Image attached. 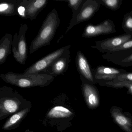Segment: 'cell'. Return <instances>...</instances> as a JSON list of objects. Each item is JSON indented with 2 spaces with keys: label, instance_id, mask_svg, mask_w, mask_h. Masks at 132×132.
Returning a JSON list of instances; mask_svg holds the SVG:
<instances>
[{
  "label": "cell",
  "instance_id": "cell-7",
  "mask_svg": "<svg viewBox=\"0 0 132 132\" xmlns=\"http://www.w3.org/2000/svg\"><path fill=\"white\" fill-rule=\"evenodd\" d=\"M116 31V26L113 21L108 19L96 25L88 24L85 28L82 36L83 38H90L101 35L110 34Z\"/></svg>",
  "mask_w": 132,
  "mask_h": 132
},
{
  "label": "cell",
  "instance_id": "cell-2",
  "mask_svg": "<svg viewBox=\"0 0 132 132\" xmlns=\"http://www.w3.org/2000/svg\"><path fill=\"white\" fill-rule=\"evenodd\" d=\"M1 78L8 84L20 88L45 87L52 82L55 77L44 74H17L10 71L0 75Z\"/></svg>",
  "mask_w": 132,
  "mask_h": 132
},
{
  "label": "cell",
  "instance_id": "cell-18",
  "mask_svg": "<svg viewBox=\"0 0 132 132\" xmlns=\"http://www.w3.org/2000/svg\"><path fill=\"white\" fill-rule=\"evenodd\" d=\"M75 114L71 110L62 106L59 105L54 106L49 111L47 115V117L49 119H62L71 118L74 116Z\"/></svg>",
  "mask_w": 132,
  "mask_h": 132
},
{
  "label": "cell",
  "instance_id": "cell-13",
  "mask_svg": "<svg viewBox=\"0 0 132 132\" xmlns=\"http://www.w3.org/2000/svg\"><path fill=\"white\" fill-rule=\"evenodd\" d=\"M70 62L71 55L70 51L68 50L41 74H46L55 77L63 75L68 70Z\"/></svg>",
  "mask_w": 132,
  "mask_h": 132
},
{
  "label": "cell",
  "instance_id": "cell-17",
  "mask_svg": "<svg viewBox=\"0 0 132 132\" xmlns=\"http://www.w3.org/2000/svg\"><path fill=\"white\" fill-rule=\"evenodd\" d=\"M23 0L3 1L0 3V14L4 16L18 15V10Z\"/></svg>",
  "mask_w": 132,
  "mask_h": 132
},
{
  "label": "cell",
  "instance_id": "cell-20",
  "mask_svg": "<svg viewBox=\"0 0 132 132\" xmlns=\"http://www.w3.org/2000/svg\"><path fill=\"white\" fill-rule=\"evenodd\" d=\"M102 86L112 87L115 88H127V93L132 95V82L129 81H106L98 82Z\"/></svg>",
  "mask_w": 132,
  "mask_h": 132
},
{
  "label": "cell",
  "instance_id": "cell-22",
  "mask_svg": "<svg viewBox=\"0 0 132 132\" xmlns=\"http://www.w3.org/2000/svg\"><path fill=\"white\" fill-rule=\"evenodd\" d=\"M122 28L126 34L132 35V15L129 12L124 15Z\"/></svg>",
  "mask_w": 132,
  "mask_h": 132
},
{
  "label": "cell",
  "instance_id": "cell-11",
  "mask_svg": "<svg viewBox=\"0 0 132 132\" xmlns=\"http://www.w3.org/2000/svg\"><path fill=\"white\" fill-rule=\"evenodd\" d=\"M110 116L115 123L126 132H132V115L123 112L122 108L113 106L110 110Z\"/></svg>",
  "mask_w": 132,
  "mask_h": 132
},
{
  "label": "cell",
  "instance_id": "cell-6",
  "mask_svg": "<svg viewBox=\"0 0 132 132\" xmlns=\"http://www.w3.org/2000/svg\"><path fill=\"white\" fill-rule=\"evenodd\" d=\"M71 47L70 45H66L47 55L28 67L23 74H41L66 51L69 50Z\"/></svg>",
  "mask_w": 132,
  "mask_h": 132
},
{
  "label": "cell",
  "instance_id": "cell-19",
  "mask_svg": "<svg viewBox=\"0 0 132 132\" xmlns=\"http://www.w3.org/2000/svg\"><path fill=\"white\" fill-rule=\"evenodd\" d=\"M30 111V108H27L14 114L4 124L3 129L10 130L16 128Z\"/></svg>",
  "mask_w": 132,
  "mask_h": 132
},
{
  "label": "cell",
  "instance_id": "cell-27",
  "mask_svg": "<svg viewBox=\"0 0 132 132\" xmlns=\"http://www.w3.org/2000/svg\"><path fill=\"white\" fill-rule=\"evenodd\" d=\"M130 14H131L132 15V10L131 11H130Z\"/></svg>",
  "mask_w": 132,
  "mask_h": 132
},
{
  "label": "cell",
  "instance_id": "cell-12",
  "mask_svg": "<svg viewBox=\"0 0 132 132\" xmlns=\"http://www.w3.org/2000/svg\"><path fill=\"white\" fill-rule=\"evenodd\" d=\"M102 57L117 65L123 67L132 66V48L105 54Z\"/></svg>",
  "mask_w": 132,
  "mask_h": 132
},
{
  "label": "cell",
  "instance_id": "cell-14",
  "mask_svg": "<svg viewBox=\"0 0 132 132\" xmlns=\"http://www.w3.org/2000/svg\"><path fill=\"white\" fill-rule=\"evenodd\" d=\"M75 63L77 71L80 76L91 83L94 85L96 84L93 76L92 68L90 67L86 57L81 51L77 52Z\"/></svg>",
  "mask_w": 132,
  "mask_h": 132
},
{
  "label": "cell",
  "instance_id": "cell-5",
  "mask_svg": "<svg viewBox=\"0 0 132 132\" xmlns=\"http://www.w3.org/2000/svg\"><path fill=\"white\" fill-rule=\"evenodd\" d=\"M101 5L99 0H84L76 15L72 17L65 34H66L74 26L92 19L99 10Z\"/></svg>",
  "mask_w": 132,
  "mask_h": 132
},
{
  "label": "cell",
  "instance_id": "cell-1",
  "mask_svg": "<svg viewBox=\"0 0 132 132\" xmlns=\"http://www.w3.org/2000/svg\"><path fill=\"white\" fill-rule=\"evenodd\" d=\"M60 23V20L56 10L48 13L30 47V54H33L43 47L49 45L54 38Z\"/></svg>",
  "mask_w": 132,
  "mask_h": 132
},
{
  "label": "cell",
  "instance_id": "cell-3",
  "mask_svg": "<svg viewBox=\"0 0 132 132\" xmlns=\"http://www.w3.org/2000/svg\"><path fill=\"white\" fill-rule=\"evenodd\" d=\"M0 119H3L28 107V103L11 87L3 86L0 90Z\"/></svg>",
  "mask_w": 132,
  "mask_h": 132
},
{
  "label": "cell",
  "instance_id": "cell-10",
  "mask_svg": "<svg viewBox=\"0 0 132 132\" xmlns=\"http://www.w3.org/2000/svg\"><path fill=\"white\" fill-rule=\"evenodd\" d=\"M93 73L96 83L102 82L113 81L118 76L127 72L123 69L99 65L92 68Z\"/></svg>",
  "mask_w": 132,
  "mask_h": 132
},
{
  "label": "cell",
  "instance_id": "cell-21",
  "mask_svg": "<svg viewBox=\"0 0 132 132\" xmlns=\"http://www.w3.org/2000/svg\"><path fill=\"white\" fill-rule=\"evenodd\" d=\"M100 4L113 11L118 10L122 3V0H99Z\"/></svg>",
  "mask_w": 132,
  "mask_h": 132
},
{
  "label": "cell",
  "instance_id": "cell-8",
  "mask_svg": "<svg viewBox=\"0 0 132 132\" xmlns=\"http://www.w3.org/2000/svg\"><path fill=\"white\" fill-rule=\"evenodd\" d=\"M81 89L85 102L91 110L96 109L100 105V97L98 89L94 84L88 81L81 76Z\"/></svg>",
  "mask_w": 132,
  "mask_h": 132
},
{
  "label": "cell",
  "instance_id": "cell-28",
  "mask_svg": "<svg viewBox=\"0 0 132 132\" xmlns=\"http://www.w3.org/2000/svg\"></svg>",
  "mask_w": 132,
  "mask_h": 132
},
{
  "label": "cell",
  "instance_id": "cell-15",
  "mask_svg": "<svg viewBox=\"0 0 132 132\" xmlns=\"http://www.w3.org/2000/svg\"><path fill=\"white\" fill-rule=\"evenodd\" d=\"M48 0H26L27 19L34 20L39 13L46 6Z\"/></svg>",
  "mask_w": 132,
  "mask_h": 132
},
{
  "label": "cell",
  "instance_id": "cell-23",
  "mask_svg": "<svg viewBox=\"0 0 132 132\" xmlns=\"http://www.w3.org/2000/svg\"><path fill=\"white\" fill-rule=\"evenodd\" d=\"M59 1H64L68 3L69 7L72 10V17H74L79 10L84 0H64Z\"/></svg>",
  "mask_w": 132,
  "mask_h": 132
},
{
  "label": "cell",
  "instance_id": "cell-25",
  "mask_svg": "<svg viewBox=\"0 0 132 132\" xmlns=\"http://www.w3.org/2000/svg\"><path fill=\"white\" fill-rule=\"evenodd\" d=\"M18 16L21 18L27 19L26 16V0H23L18 10Z\"/></svg>",
  "mask_w": 132,
  "mask_h": 132
},
{
  "label": "cell",
  "instance_id": "cell-26",
  "mask_svg": "<svg viewBox=\"0 0 132 132\" xmlns=\"http://www.w3.org/2000/svg\"><path fill=\"white\" fill-rule=\"evenodd\" d=\"M131 48H132V38L125 42L124 44L120 47H118L113 49L110 52L127 50V49H130Z\"/></svg>",
  "mask_w": 132,
  "mask_h": 132
},
{
  "label": "cell",
  "instance_id": "cell-24",
  "mask_svg": "<svg viewBox=\"0 0 132 132\" xmlns=\"http://www.w3.org/2000/svg\"><path fill=\"white\" fill-rule=\"evenodd\" d=\"M132 82V72H128L120 74L117 76L113 81Z\"/></svg>",
  "mask_w": 132,
  "mask_h": 132
},
{
  "label": "cell",
  "instance_id": "cell-16",
  "mask_svg": "<svg viewBox=\"0 0 132 132\" xmlns=\"http://www.w3.org/2000/svg\"><path fill=\"white\" fill-rule=\"evenodd\" d=\"M13 38L12 35L7 33L0 40V65L6 61L8 55L12 52Z\"/></svg>",
  "mask_w": 132,
  "mask_h": 132
},
{
  "label": "cell",
  "instance_id": "cell-4",
  "mask_svg": "<svg viewBox=\"0 0 132 132\" xmlns=\"http://www.w3.org/2000/svg\"><path fill=\"white\" fill-rule=\"evenodd\" d=\"M28 29L27 24H22L18 33L14 34L13 38L12 52L13 56L17 62L22 65L26 64L28 57V48L26 34Z\"/></svg>",
  "mask_w": 132,
  "mask_h": 132
},
{
  "label": "cell",
  "instance_id": "cell-9",
  "mask_svg": "<svg viewBox=\"0 0 132 132\" xmlns=\"http://www.w3.org/2000/svg\"><path fill=\"white\" fill-rule=\"evenodd\" d=\"M131 38L132 35L125 33L110 38L97 41L95 42V45H92L91 47L97 49L101 53L107 54L121 46Z\"/></svg>",
  "mask_w": 132,
  "mask_h": 132
}]
</instances>
